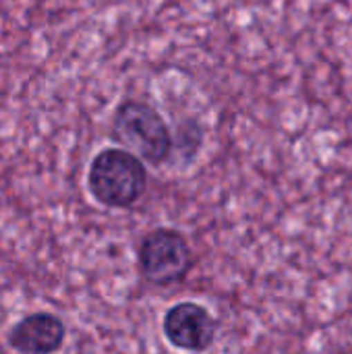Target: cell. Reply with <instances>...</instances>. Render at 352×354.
<instances>
[{
    "label": "cell",
    "instance_id": "6da1fadb",
    "mask_svg": "<svg viewBox=\"0 0 352 354\" xmlns=\"http://www.w3.org/2000/svg\"><path fill=\"white\" fill-rule=\"evenodd\" d=\"M87 187L106 207H131L147 189V170L135 153L108 147L91 160Z\"/></svg>",
    "mask_w": 352,
    "mask_h": 354
},
{
    "label": "cell",
    "instance_id": "7a4b0ae2",
    "mask_svg": "<svg viewBox=\"0 0 352 354\" xmlns=\"http://www.w3.org/2000/svg\"><path fill=\"white\" fill-rule=\"evenodd\" d=\"M112 137L154 166L166 162L172 149L168 124L156 108L139 100H124L116 108Z\"/></svg>",
    "mask_w": 352,
    "mask_h": 354
},
{
    "label": "cell",
    "instance_id": "277c9868",
    "mask_svg": "<svg viewBox=\"0 0 352 354\" xmlns=\"http://www.w3.org/2000/svg\"><path fill=\"white\" fill-rule=\"evenodd\" d=\"M164 336L168 342L187 353L207 351L218 332L214 315L197 303H178L164 315Z\"/></svg>",
    "mask_w": 352,
    "mask_h": 354
},
{
    "label": "cell",
    "instance_id": "3957f363",
    "mask_svg": "<svg viewBox=\"0 0 352 354\" xmlns=\"http://www.w3.org/2000/svg\"><path fill=\"white\" fill-rule=\"evenodd\" d=\"M193 255L187 239L172 228H156L139 245V270L156 286H168L183 280L191 268Z\"/></svg>",
    "mask_w": 352,
    "mask_h": 354
},
{
    "label": "cell",
    "instance_id": "5b68a950",
    "mask_svg": "<svg viewBox=\"0 0 352 354\" xmlns=\"http://www.w3.org/2000/svg\"><path fill=\"white\" fill-rule=\"evenodd\" d=\"M64 324L52 313L23 317L10 332L8 342L21 354H52L62 346Z\"/></svg>",
    "mask_w": 352,
    "mask_h": 354
}]
</instances>
